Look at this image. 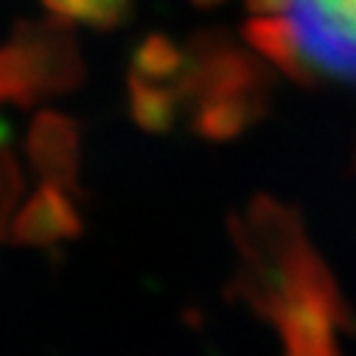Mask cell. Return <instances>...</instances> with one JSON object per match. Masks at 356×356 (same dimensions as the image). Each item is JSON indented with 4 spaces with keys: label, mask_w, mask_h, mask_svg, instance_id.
<instances>
[{
    "label": "cell",
    "mask_w": 356,
    "mask_h": 356,
    "mask_svg": "<svg viewBox=\"0 0 356 356\" xmlns=\"http://www.w3.org/2000/svg\"><path fill=\"white\" fill-rule=\"evenodd\" d=\"M233 241L238 250L236 295L270 323L306 300L337 295L328 266L292 208L258 197L233 222Z\"/></svg>",
    "instance_id": "1"
},
{
    "label": "cell",
    "mask_w": 356,
    "mask_h": 356,
    "mask_svg": "<svg viewBox=\"0 0 356 356\" xmlns=\"http://www.w3.org/2000/svg\"><path fill=\"white\" fill-rule=\"evenodd\" d=\"M281 15L289 23L298 56L309 81L325 76L356 84V26L337 15L325 0H284Z\"/></svg>",
    "instance_id": "2"
},
{
    "label": "cell",
    "mask_w": 356,
    "mask_h": 356,
    "mask_svg": "<svg viewBox=\"0 0 356 356\" xmlns=\"http://www.w3.org/2000/svg\"><path fill=\"white\" fill-rule=\"evenodd\" d=\"M266 84L270 73L247 51L230 45L225 37H200L188 51L177 93L191 104H200L208 99L266 96Z\"/></svg>",
    "instance_id": "3"
},
{
    "label": "cell",
    "mask_w": 356,
    "mask_h": 356,
    "mask_svg": "<svg viewBox=\"0 0 356 356\" xmlns=\"http://www.w3.org/2000/svg\"><path fill=\"white\" fill-rule=\"evenodd\" d=\"M266 96H233V99H208L194 104V129L205 140H230L238 138L252 121L264 115Z\"/></svg>",
    "instance_id": "4"
},
{
    "label": "cell",
    "mask_w": 356,
    "mask_h": 356,
    "mask_svg": "<svg viewBox=\"0 0 356 356\" xmlns=\"http://www.w3.org/2000/svg\"><path fill=\"white\" fill-rule=\"evenodd\" d=\"M244 37L264 59H270L289 79L309 84V73L298 56V45H295L289 23L281 12L278 15H252L244 26Z\"/></svg>",
    "instance_id": "5"
},
{
    "label": "cell",
    "mask_w": 356,
    "mask_h": 356,
    "mask_svg": "<svg viewBox=\"0 0 356 356\" xmlns=\"http://www.w3.org/2000/svg\"><path fill=\"white\" fill-rule=\"evenodd\" d=\"M129 87H132L129 102L135 121L149 132H168L177 118V107L183 102L177 87H163L154 81H143L138 76L129 79Z\"/></svg>",
    "instance_id": "6"
},
{
    "label": "cell",
    "mask_w": 356,
    "mask_h": 356,
    "mask_svg": "<svg viewBox=\"0 0 356 356\" xmlns=\"http://www.w3.org/2000/svg\"><path fill=\"white\" fill-rule=\"evenodd\" d=\"M186 62H188L186 51H180L163 34H152L149 40H143V45L135 54L132 76H138L143 81H154V84H165V81L180 84V79L186 73Z\"/></svg>",
    "instance_id": "7"
},
{
    "label": "cell",
    "mask_w": 356,
    "mask_h": 356,
    "mask_svg": "<svg viewBox=\"0 0 356 356\" xmlns=\"http://www.w3.org/2000/svg\"><path fill=\"white\" fill-rule=\"evenodd\" d=\"M48 3L59 15H70L93 26H115L124 17L129 0H48Z\"/></svg>",
    "instance_id": "8"
},
{
    "label": "cell",
    "mask_w": 356,
    "mask_h": 356,
    "mask_svg": "<svg viewBox=\"0 0 356 356\" xmlns=\"http://www.w3.org/2000/svg\"><path fill=\"white\" fill-rule=\"evenodd\" d=\"M325 3H328L337 15H342L348 23L356 26V0H325Z\"/></svg>",
    "instance_id": "9"
},
{
    "label": "cell",
    "mask_w": 356,
    "mask_h": 356,
    "mask_svg": "<svg viewBox=\"0 0 356 356\" xmlns=\"http://www.w3.org/2000/svg\"><path fill=\"white\" fill-rule=\"evenodd\" d=\"M194 6H200V9H211V6H219L222 0H191Z\"/></svg>",
    "instance_id": "10"
}]
</instances>
